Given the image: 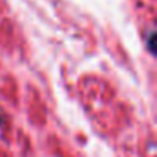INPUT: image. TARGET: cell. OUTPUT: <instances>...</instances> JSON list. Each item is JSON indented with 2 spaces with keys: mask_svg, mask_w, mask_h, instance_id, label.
Returning <instances> with one entry per match:
<instances>
[{
  "mask_svg": "<svg viewBox=\"0 0 157 157\" xmlns=\"http://www.w3.org/2000/svg\"><path fill=\"white\" fill-rule=\"evenodd\" d=\"M0 125H2V117H0Z\"/></svg>",
  "mask_w": 157,
  "mask_h": 157,
  "instance_id": "1",
  "label": "cell"
}]
</instances>
